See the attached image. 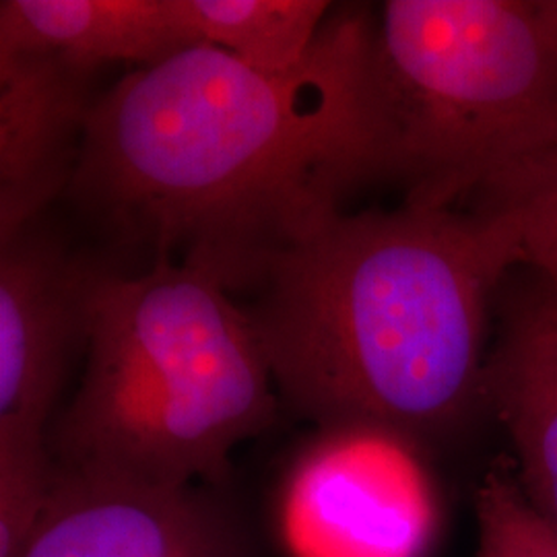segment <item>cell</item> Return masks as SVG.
I'll list each match as a JSON object with an SVG mask.
<instances>
[{"label": "cell", "instance_id": "cell-6", "mask_svg": "<svg viewBox=\"0 0 557 557\" xmlns=\"http://www.w3.org/2000/svg\"><path fill=\"white\" fill-rule=\"evenodd\" d=\"M103 271L44 218L0 239V450L50 448V419L87 349Z\"/></svg>", "mask_w": 557, "mask_h": 557}, {"label": "cell", "instance_id": "cell-12", "mask_svg": "<svg viewBox=\"0 0 557 557\" xmlns=\"http://www.w3.org/2000/svg\"><path fill=\"white\" fill-rule=\"evenodd\" d=\"M469 200L512 269L535 273L557 296V140L504 168Z\"/></svg>", "mask_w": 557, "mask_h": 557}, {"label": "cell", "instance_id": "cell-10", "mask_svg": "<svg viewBox=\"0 0 557 557\" xmlns=\"http://www.w3.org/2000/svg\"><path fill=\"white\" fill-rule=\"evenodd\" d=\"M199 46L178 0H2L0 50L52 52L100 71L160 64Z\"/></svg>", "mask_w": 557, "mask_h": 557}, {"label": "cell", "instance_id": "cell-2", "mask_svg": "<svg viewBox=\"0 0 557 557\" xmlns=\"http://www.w3.org/2000/svg\"><path fill=\"white\" fill-rule=\"evenodd\" d=\"M512 271L471 211H345L285 252L246 310L289 409L314 428L368 423L423 448L485 407Z\"/></svg>", "mask_w": 557, "mask_h": 557}, {"label": "cell", "instance_id": "cell-8", "mask_svg": "<svg viewBox=\"0 0 557 557\" xmlns=\"http://www.w3.org/2000/svg\"><path fill=\"white\" fill-rule=\"evenodd\" d=\"M96 73L52 52L0 50V239L69 195L101 96Z\"/></svg>", "mask_w": 557, "mask_h": 557}, {"label": "cell", "instance_id": "cell-11", "mask_svg": "<svg viewBox=\"0 0 557 557\" xmlns=\"http://www.w3.org/2000/svg\"><path fill=\"white\" fill-rule=\"evenodd\" d=\"M178 7L197 44L267 73L294 71L308 59L333 11L324 0H178Z\"/></svg>", "mask_w": 557, "mask_h": 557}, {"label": "cell", "instance_id": "cell-13", "mask_svg": "<svg viewBox=\"0 0 557 557\" xmlns=\"http://www.w3.org/2000/svg\"><path fill=\"white\" fill-rule=\"evenodd\" d=\"M475 510L478 557H557V531L527 498L512 462L483 478Z\"/></svg>", "mask_w": 557, "mask_h": 557}, {"label": "cell", "instance_id": "cell-14", "mask_svg": "<svg viewBox=\"0 0 557 557\" xmlns=\"http://www.w3.org/2000/svg\"><path fill=\"white\" fill-rule=\"evenodd\" d=\"M52 450L0 453V557H21L52 496Z\"/></svg>", "mask_w": 557, "mask_h": 557}, {"label": "cell", "instance_id": "cell-1", "mask_svg": "<svg viewBox=\"0 0 557 557\" xmlns=\"http://www.w3.org/2000/svg\"><path fill=\"white\" fill-rule=\"evenodd\" d=\"M393 178L370 9H333L267 73L199 44L103 91L69 197L119 248L257 292L269 269Z\"/></svg>", "mask_w": 557, "mask_h": 557}, {"label": "cell", "instance_id": "cell-3", "mask_svg": "<svg viewBox=\"0 0 557 557\" xmlns=\"http://www.w3.org/2000/svg\"><path fill=\"white\" fill-rule=\"evenodd\" d=\"M77 395L50 430L64 469L223 490L278 393L257 326L220 281L174 260L106 269Z\"/></svg>", "mask_w": 557, "mask_h": 557}, {"label": "cell", "instance_id": "cell-9", "mask_svg": "<svg viewBox=\"0 0 557 557\" xmlns=\"http://www.w3.org/2000/svg\"><path fill=\"white\" fill-rule=\"evenodd\" d=\"M485 407L515 450L518 481L557 531V296L529 271L499 289Z\"/></svg>", "mask_w": 557, "mask_h": 557}, {"label": "cell", "instance_id": "cell-4", "mask_svg": "<svg viewBox=\"0 0 557 557\" xmlns=\"http://www.w3.org/2000/svg\"><path fill=\"white\" fill-rule=\"evenodd\" d=\"M376 71L405 202L455 209L557 140V71L533 0H388Z\"/></svg>", "mask_w": 557, "mask_h": 557}, {"label": "cell", "instance_id": "cell-15", "mask_svg": "<svg viewBox=\"0 0 557 557\" xmlns=\"http://www.w3.org/2000/svg\"><path fill=\"white\" fill-rule=\"evenodd\" d=\"M539 27L557 71V0H533Z\"/></svg>", "mask_w": 557, "mask_h": 557}, {"label": "cell", "instance_id": "cell-7", "mask_svg": "<svg viewBox=\"0 0 557 557\" xmlns=\"http://www.w3.org/2000/svg\"><path fill=\"white\" fill-rule=\"evenodd\" d=\"M21 557H250L223 490L160 485L57 465Z\"/></svg>", "mask_w": 557, "mask_h": 557}, {"label": "cell", "instance_id": "cell-5", "mask_svg": "<svg viewBox=\"0 0 557 557\" xmlns=\"http://www.w3.org/2000/svg\"><path fill=\"white\" fill-rule=\"evenodd\" d=\"M438 508L421 446L368 423L317 425L275 498L289 557H423Z\"/></svg>", "mask_w": 557, "mask_h": 557}]
</instances>
